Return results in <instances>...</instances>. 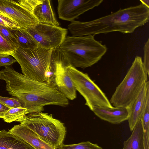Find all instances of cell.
Wrapping results in <instances>:
<instances>
[{
  "mask_svg": "<svg viewBox=\"0 0 149 149\" xmlns=\"http://www.w3.org/2000/svg\"><path fill=\"white\" fill-rule=\"evenodd\" d=\"M0 79L6 81L9 95L17 99L29 113L42 112L47 105L65 107L69 104L54 85L30 79L9 66L0 71Z\"/></svg>",
  "mask_w": 149,
  "mask_h": 149,
  "instance_id": "1",
  "label": "cell"
},
{
  "mask_svg": "<svg viewBox=\"0 0 149 149\" xmlns=\"http://www.w3.org/2000/svg\"><path fill=\"white\" fill-rule=\"evenodd\" d=\"M149 8L140 4L123 9L107 15L88 22L74 20L68 26L74 36L95 35L113 32L133 33L147 23Z\"/></svg>",
  "mask_w": 149,
  "mask_h": 149,
  "instance_id": "2",
  "label": "cell"
},
{
  "mask_svg": "<svg viewBox=\"0 0 149 149\" xmlns=\"http://www.w3.org/2000/svg\"><path fill=\"white\" fill-rule=\"evenodd\" d=\"M94 35L66 36L59 48L71 66L85 68L97 63L105 54V45L96 40Z\"/></svg>",
  "mask_w": 149,
  "mask_h": 149,
  "instance_id": "3",
  "label": "cell"
},
{
  "mask_svg": "<svg viewBox=\"0 0 149 149\" xmlns=\"http://www.w3.org/2000/svg\"><path fill=\"white\" fill-rule=\"evenodd\" d=\"M53 49L38 46L32 49L17 47L12 55L19 64L23 74L33 80L53 84L55 65L51 61Z\"/></svg>",
  "mask_w": 149,
  "mask_h": 149,
  "instance_id": "4",
  "label": "cell"
},
{
  "mask_svg": "<svg viewBox=\"0 0 149 149\" xmlns=\"http://www.w3.org/2000/svg\"><path fill=\"white\" fill-rule=\"evenodd\" d=\"M148 76L141 57L136 56L125 77L111 96L109 101L112 106L127 108L148 81Z\"/></svg>",
  "mask_w": 149,
  "mask_h": 149,
  "instance_id": "5",
  "label": "cell"
},
{
  "mask_svg": "<svg viewBox=\"0 0 149 149\" xmlns=\"http://www.w3.org/2000/svg\"><path fill=\"white\" fill-rule=\"evenodd\" d=\"M17 122L26 126L54 148L63 144L66 127L63 123L54 118L52 114L42 112L29 113Z\"/></svg>",
  "mask_w": 149,
  "mask_h": 149,
  "instance_id": "6",
  "label": "cell"
},
{
  "mask_svg": "<svg viewBox=\"0 0 149 149\" xmlns=\"http://www.w3.org/2000/svg\"><path fill=\"white\" fill-rule=\"evenodd\" d=\"M67 69L77 91L84 97L85 104L90 110L92 111L96 107H113L105 93L87 74L72 66Z\"/></svg>",
  "mask_w": 149,
  "mask_h": 149,
  "instance_id": "7",
  "label": "cell"
},
{
  "mask_svg": "<svg viewBox=\"0 0 149 149\" xmlns=\"http://www.w3.org/2000/svg\"><path fill=\"white\" fill-rule=\"evenodd\" d=\"M43 0H0V14L27 29L38 23L33 13L35 7Z\"/></svg>",
  "mask_w": 149,
  "mask_h": 149,
  "instance_id": "8",
  "label": "cell"
},
{
  "mask_svg": "<svg viewBox=\"0 0 149 149\" xmlns=\"http://www.w3.org/2000/svg\"><path fill=\"white\" fill-rule=\"evenodd\" d=\"M51 59L55 65L54 85L68 99L74 100L77 90L68 74L67 68L71 66L68 60L59 48L52 50Z\"/></svg>",
  "mask_w": 149,
  "mask_h": 149,
  "instance_id": "9",
  "label": "cell"
},
{
  "mask_svg": "<svg viewBox=\"0 0 149 149\" xmlns=\"http://www.w3.org/2000/svg\"><path fill=\"white\" fill-rule=\"evenodd\" d=\"M26 29L39 46L48 49L59 48L67 33L66 29L39 23Z\"/></svg>",
  "mask_w": 149,
  "mask_h": 149,
  "instance_id": "10",
  "label": "cell"
},
{
  "mask_svg": "<svg viewBox=\"0 0 149 149\" xmlns=\"http://www.w3.org/2000/svg\"><path fill=\"white\" fill-rule=\"evenodd\" d=\"M103 1V0H58V18L72 22L84 13L98 6Z\"/></svg>",
  "mask_w": 149,
  "mask_h": 149,
  "instance_id": "11",
  "label": "cell"
},
{
  "mask_svg": "<svg viewBox=\"0 0 149 149\" xmlns=\"http://www.w3.org/2000/svg\"><path fill=\"white\" fill-rule=\"evenodd\" d=\"M149 97V82L147 81L139 92L127 107L129 112L127 120L130 131L132 132L141 119L147 98Z\"/></svg>",
  "mask_w": 149,
  "mask_h": 149,
  "instance_id": "12",
  "label": "cell"
},
{
  "mask_svg": "<svg viewBox=\"0 0 149 149\" xmlns=\"http://www.w3.org/2000/svg\"><path fill=\"white\" fill-rule=\"evenodd\" d=\"M8 131L35 149H56L44 142L36 133L23 124L15 125Z\"/></svg>",
  "mask_w": 149,
  "mask_h": 149,
  "instance_id": "13",
  "label": "cell"
},
{
  "mask_svg": "<svg viewBox=\"0 0 149 149\" xmlns=\"http://www.w3.org/2000/svg\"><path fill=\"white\" fill-rule=\"evenodd\" d=\"M92 111L101 119L113 124H119L127 120L129 117L127 108L96 107Z\"/></svg>",
  "mask_w": 149,
  "mask_h": 149,
  "instance_id": "14",
  "label": "cell"
},
{
  "mask_svg": "<svg viewBox=\"0 0 149 149\" xmlns=\"http://www.w3.org/2000/svg\"><path fill=\"white\" fill-rule=\"evenodd\" d=\"M33 13L39 23L57 26H59L49 0H43L41 3L35 7Z\"/></svg>",
  "mask_w": 149,
  "mask_h": 149,
  "instance_id": "15",
  "label": "cell"
},
{
  "mask_svg": "<svg viewBox=\"0 0 149 149\" xmlns=\"http://www.w3.org/2000/svg\"><path fill=\"white\" fill-rule=\"evenodd\" d=\"M0 149H35L14 134L3 130L0 131Z\"/></svg>",
  "mask_w": 149,
  "mask_h": 149,
  "instance_id": "16",
  "label": "cell"
},
{
  "mask_svg": "<svg viewBox=\"0 0 149 149\" xmlns=\"http://www.w3.org/2000/svg\"><path fill=\"white\" fill-rule=\"evenodd\" d=\"M123 149H144L143 128L141 119L135 125L130 136L124 142Z\"/></svg>",
  "mask_w": 149,
  "mask_h": 149,
  "instance_id": "17",
  "label": "cell"
},
{
  "mask_svg": "<svg viewBox=\"0 0 149 149\" xmlns=\"http://www.w3.org/2000/svg\"><path fill=\"white\" fill-rule=\"evenodd\" d=\"M12 30L17 39L19 47L32 49L38 46V42L26 29L20 28Z\"/></svg>",
  "mask_w": 149,
  "mask_h": 149,
  "instance_id": "18",
  "label": "cell"
},
{
  "mask_svg": "<svg viewBox=\"0 0 149 149\" xmlns=\"http://www.w3.org/2000/svg\"><path fill=\"white\" fill-rule=\"evenodd\" d=\"M28 114L27 109L24 107L11 108L6 112L3 119L5 122L10 123L17 121Z\"/></svg>",
  "mask_w": 149,
  "mask_h": 149,
  "instance_id": "19",
  "label": "cell"
},
{
  "mask_svg": "<svg viewBox=\"0 0 149 149\" xmlns=\"http://www.w3.org/2000/svg\"><path fill=\"white\" fill-rule=\"evenodd\" d=\"M56 149H103L96 144H93L89 141L81 142L73 144L65 145L63 144L56 148Z\"/></svg>",
  "mask_w": 149,
  "mask_h": 149,
  "instance_id": "20",
  "label": "cell"
},
{
  "mask_svg": "<svg viewBox=\"0 0 149 149\" xmlns=\"http://www.w3.org/2000/svg\"><path fill=\"white\" fill-rule=\"evenodd\" d=\"M0 34L15 49L18 47L17 39L12 29L0 25Z\"/></svg>",
  "mask_w": 149,
  "mask_h": 149,
  "instance_id": "21",
  "label": "cell"
},
{
  "mask_svg": "<svg viewBox=\"0 0 149 149\" xmlns=\"http://www.w3.org/2000/svg\"><path fill=\"white\" fill-rule=\"evenodd\" d=\"M15 49L0 34V55L12 56Z\"/></svg>",
  "mask_w": 149,
  "mask_h": 149,
  "instance_id": "22",
  "label": "cell"
},
{
  "mask_svg": "<svg viewBox=\"0 0 149 149\" xmlns=\"http://www.w3.org/2000/svg\"><path fill=\"white\" fill-rule=\"evenodd\" d=\"M0 102L9 108L22 107L17 99L0 96Z\"/></svg>",
  "mask_w": 149,
  "mask_h": 149,
  "instance_id": "23",
  "label": "cell"
},
{
  "mask_svg": "<svg viewBox=\"0 0 149 149\" xmlns=\"http://www.w3.org/2000/svg\"><path fill=\"white\" fill-rule=\"evenodd\" d=\"M0 25L12 29H16L21 27L11 19L0 14Z\"/></svg>",
  "mask_w": 149,
  "mask_h": 149,
  "instance_id": "24",
  "label": "cell"
},
{
  "mask_svg": "<svg viewBox=\"0 0 149 149\" xmlns=\"http://www.w3.org/2000/svg\"><path fill=\"white\" fill-rule=\"evenodd\" d=\"M149 39L145 43L143 47L144 56L143 63L145 70L149 75Z\"/></svg>",
  "mask_w": 149,
  "mask_h": 149,
  "instance_id": "25",
  "label": "cell"
},
{
  "mask_svg": "<svg viewBox=\"0 0 149 149\" xmlns=\"http://www.w3.org/2000/svg\"><path fill=\"white\" fill-rule=\"evenodd\" d=\"M17 62L13 56L9 55H0V67L10 66Z\"/></svg>",
  "mask_w": 149,
  "mask_h": 149,
  "instance_id": "26",
  "label": "cell"
},
{
  "mask_svg": "<svg viewBox=\"0 0 149 149\" xmlns=\"http://www.w3.org/2000/svg\"><path fill=\"white\" fill-rule=\"evenodd\" d=\"M0 102V118H3L5 113L9 109Z\"/></svg>",
  "mask_w": 149,
  "mask_h": 149,
  "instance_id": "27",
  "label": "cell"
},
{
  "mask_svg": "<svg viewBox=\"0 0 149 149\" xmlns=\"http://www.w3.org/2000/svg\"><path fill=\"white\" fill-rule=\"evenodd\" d=\"M141 2V3L147 7L149 8V0H140Z\"/></svg>",
  "mask_w": 149,
  "mask_h": 149,
  "instance_id": "28",
  "label": "cell"
}]
</instances>
